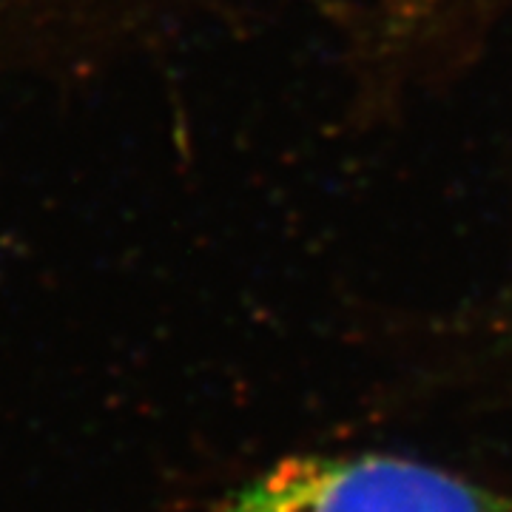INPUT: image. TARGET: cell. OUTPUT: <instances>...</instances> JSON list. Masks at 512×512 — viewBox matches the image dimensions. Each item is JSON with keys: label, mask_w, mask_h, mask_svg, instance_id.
Listing matches in <instances>:
<instances>
[{"label": "cell", "mask_w": 512, "mask_h": 512, "mask_svg": "<svg viewBox=\"0 0 512 512\" xmlns=\"http://www.w3.org/2000/svg\"><path fill=\"white\" fill-rule=\"evenodd\" d=\"M177 0H0V83H72L137 57Z\"/></svg>", "instance_id": "cell-2"}, {"label": "cell", "mask_w": 512, "mask_h": 512, "mask_svg": "<svg viewBox=\"0 0 512 512\" xmlns=\"http://www.w3.org/2000/svg\"><path fill=\"white\" fill-rule=\"evenodd\" d=\"M208 512H512V498L424 461L348 453L282 458Z\"/></svg>", "instance_id": "cell-1"}, {"label": "cell", "mask_w": 512, "mask_h": 512, "mask_svg": "<svg viewBox=\"0 0 512 512\" xmlns=\"http://www.w3.org/2000/svg\"><path fill=\"white\" fill-rule=\"evenodd\" d=\"M439 3L441 0H404V20H413V23H416L421 15L433 12Z\"/></svg>", "instance_id": "cell-3"}]
</instances>
